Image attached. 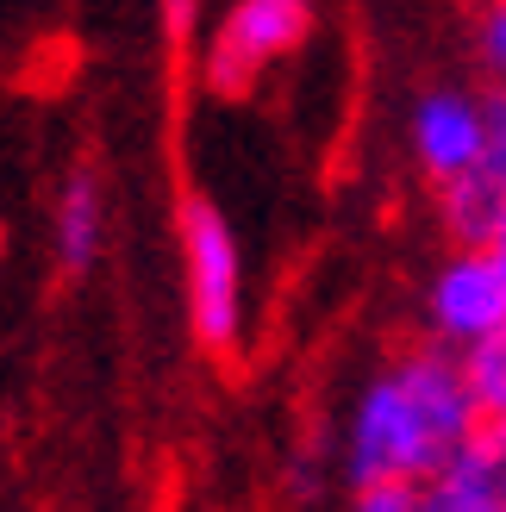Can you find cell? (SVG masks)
<instances>
[{
	"label": "cell",
	"instance_id": "obj_1",
	"mask_svg": "<svg viewBox=\"0 0 506 512\" xmlns=\"http://www.w3.org/2000/svg\"><path fill=\"white\" fill-rule=\"evenodd\" d=\"M482 419L469 375H463V350L450 356V344L432 350H407L388 369L369 375V388L350 406V431H344V481L369 488V481H425L457 456L469 438V425Z\"/></svg>",
	"mask_w": 506,
	"mask_h": 512
},
{
	"label": "cell",
	"instance_id": "obj_2",
	"mask_svg": "<svg viewBox=\"0 0 506 512\" xmlns=\"http://www.w3.org/2000/svg\"><path fill=\"white\" fill-rule=\"evenodd\" d=\"M182 232V281H188V325L194 344L207 356H232L244 338V263H238V238L225 213L207 194H188L175 213Z\"/></svg>",
	"mask_w": 506,
	"mask_h": 512
},
{
	"label": "cell",
	"instance_id": "obj_3",
	"mask_svg": "<svg viewBox=\"0 0 506 512\" xmlns=\"http://www.w3.org/2000/svg\"><path fill=\"white\" fill-rule=\"evenodd\" d=\"M307 32H313L307 0H232V13L219 19L207 57H200V82L219 100H244L275 63L307 44Z\"/></svg>",
	"mask_w": 506,
	"mask_h": 512
},
{
	"label": "cell",
	"instance_id": "obj_4",
	"mask_svg": "<svg viewBox=\"0 0 506 512\" xmlns=\"http://www.w3.org/2000/svg\"><path fill=\"white\" fill-rule=\"evenodd\" d=\"M425 319H432V338L450 350L488 338L506 319V256L494 244H457V256L425 288Z\"/></svg>",
	"mask_w": 506,
	"mask_h": 512
},
{
	"label": "cell",
	"instance_id": "obj_5",
	"mask_svg": "<svg viewBox=\"0 0 506 512\" xmlns=\"http://www.w3.org/2000/svg\"><path fill=\"white\" fill-rule=\"evenodd\" d=\"M407 144H413V163L432 175V188L475 169L488 144V94H469V88L419 94V107L407 119Z\"/></svg>",
	"mask_w": 506,
	"mask_h": 512
},
{
	"label": "cell",
	"instance_id": "obj_6",
	"mask_svg": "<svg viewBox=\"0 0 506 512\" xmlns=\"http://www.w3.org/2000/svg\"><path fill=\"white\" fill-rule=\"evenodd\" d=\"M425 512H506V413H482L432 475Z\"/></svg>",
	"mask_w": 506,
	"mask_h": 512
},
{
	"label": "cell",
	"instance_id": "obj_7",
	"mask_svg": "<svg viewBox=\"0 0 506 512\" xmlns=\"http://www.w3.org/2000/svg\"><path fill=\"white\" fill-rule=\"evenodd\" d=\"M107 244V194L94 169H69L57 188V256L69 275H82Z\"/></svg>",
	"mask_w": 506,
	"mask_h": 512
},
{
	"label": "cell",
	"instance_id": "obj_8",
	"mask_svg": "<svg viewBox=\"0 0 506 512\" xmlns=\"http://www.w3.org/2000/svg\"><path fill=\"white\" fill-rule=\"evenodd\" d=\"M500 213H506V188L488 169H463L450 182H438V219L450 244H488Z\"/></svg>",
	"mask_w": 506,
	"mask_h": 512
},
{
	"label": "cell",
	"instance_id": "obj_9",
	"mask_svg": "<svg viewBox=\"0 0 506 512\" xmlns=\"http://www.w3.org/2000/svg\"><path fill=\"white\" fill-rule=\"evenodd\" d=\"M463 375H469L475 400H482V413H506V319L463 350Z\"/></svg>",
	"mask_w": 506,
	"mask_h": 512
},
{
	"label": "cell",
	"instance_id": "obj_10",
	"mask_svg": "<svg viewBox=\"0 0 506 512\" xmlns=\"http://www.w3.org/2000/svg\"><path fill=\"white\" fill-rule=\"evenodd\" d=\"M357 512H425V481H369V488H350Z\"/></svg>",
	"mask_w": 506,
	"mask_h": 512
},
{
	"label": "cell",
	"instance_id": "obj_11",
	"mask_svg": "<svg viewBox=\"0 0 506 512\" xmlns=\"http://www.w3.org/2000/svg\"><path fill=\"white\" fill-rule=\"evenodd\" d=\"M475 169H488L494 182L506 188V82L488 88V144H482V163Z\"/></svg>",
	"mask_w": 506,
	"mask_h": 512
},
{
	"label": "cell",
	"instance_id": "obj_12",
	"mask_svg": "<svg viewBox=\"0 0 506 512\" xmlns=\"http://www.w3.org/2000/svg\"><path fill=\"white\" fill-rule=\"evenodd\" d=\"M475 50H482V69L494 75V82H506V0H494V7L482 13V25H475Z\"/></svg>",
	"mask_w": 506,
	"mask_h": 512
},
{
	"label": "cell",
	"instance_id": "obj_13",
	"mask_svg": "<svg viewBox=\"0 0 506 512\" xmlns=\"http://www.w3.org/2000/svg\"><path fill=\"white\" fill-rule=\"evenodd\" d=\"M194 19H200V0H163V32H169V44H188Z\"/></svg>",
	"mask_w": 506,
	"mask_h": 512
},
{
	"label": "cell",
	"instance_id": "obj_14",
	"mask_svg": "<svg viewBox=\"0 0 506 512\" xmlns=\"http://www.w3.org/2000/svg\"><path fill=\"white\" fill-rule=\"evenodd\" d=\"M488 244H494V250L506 256V213H500V225H494V238H488Z\"/></svg>",
	"mask_w": 506,
	"mask_h": 512
}]
</instances>
